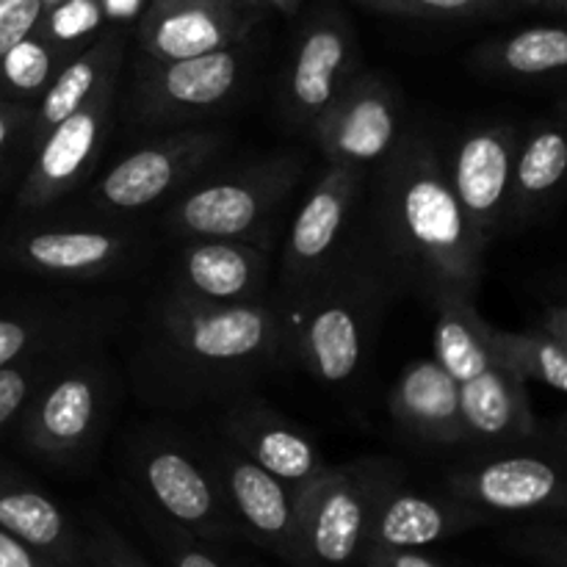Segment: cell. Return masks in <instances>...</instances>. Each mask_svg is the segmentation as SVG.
Listing matches in <instances>:
<instances>
[{
    "mask_svg": "<svg viewBox=\"0 0 567 567\" xmlns=\"http://www.w3.org/2000/svg\"><path fill=\"white\" fill-rule=\"evenodd\" d=\"M377 221L402 271L435 299H474L487 241L471 227L446 177V161L424 136L399 138L382 166Z\"/></svg>",
    "mask_w": 567,
    "mask_h": 567,
    "instance_id": "6da1fadb",
    "label": "cell"
},
{
    "mask_svg": "<svg viewBox=\"0 0 567 567\" xmlns=\"http://www.w3.org/2000/svg\"><path fill=\"white\" fill-rule=\"evenodd\" d=\"M435 360L454 377L468 443L507 446L529 441L537 432L526 380H520L496 352L491 321L471 297L435 299Z\"/></svg>",
    "mask_w": 567,
    "mask_h": 567,
    "instance_id": "7a4b0ae2",
    "label": "cell"
},
{
    "mask_svg": "<svg viewBox=\"0 0 567 567\" xmlns=\"http://www.w3.org/2000/svg\"><path fill=\"white\" fill-rule=\"evenodd\" d=\"M291 297L297 305L293 319L286 321V347L297 352L316 380L327 385L352 380L365 358L380 308L374 280L363 271H336L330 266Z\"/></svg>",
    "mask_w": 567,
    "mask_h": 567,
    "instance_id": "3957f363",
    "label": "cell"
},
{
    "mask_svg": "<svg viewBox=\"0 0 567 567\" xmlns=\"http://www.w3.org/2000/svg\"><path fill=\"white\" fill-rule=\"evenodd\" d=\"M391 480L371 468H321L293 491L302 567H347L365 548L371 515Z\"/></svg>",
    "mask_w": 567,
    "mask_h": 567,
    "instance_id": "277c9868",
    "label": "cell"
},
{
    "mask_svg": "<svg viewBox=\"0 0 567 567\" xmlns=\"http://www.w3.org/2000/svg\"><path fill=\"white\" fill-rule=\"evenodd\" d=\"M161 319L175 347L203 363L238 365L271 358L286 347V319L260 299L208 302L177 288Z\"/></svg>",
    "mask_w": 567,
    "mask_h": 567,
    "instance_id": "5b68a950",
    "label": "cell"
},
{
    "mask_svg": "<svg viewBox=\"0 0 567 567\" xmlns=\"http://www.w3.org/2000/svg\"><path fill=\"white\" fill-rule=\"evenodd\" d=\"M297 177V158H275L230 181L208 183L172 208L169 225L186 238L252 241L271 210L291 194Z\"/></svg>",
    "mask_w": 567,
    "mask_h": 567,
    "instance_id": "8992f818",
    "label": "cell"
},
{
    "mask_svg": "<svg viewBox=\"0 0 567 567\" xmlns=\"http://www.w3.org/2000/svg\"><path fill=\"white\" fill-rule=\"evenodd\" d=\"M402 114L396 92L380 75L349 78L330 109L313 122V138L330 166L365 172L399 144Z\"/></svg>",
    "mask_w": 567,
    "mask_h": 567,
    "instance_id": "52a82bcc",
    "label": "cell"
},
{
    "mask_svg": "<svg viewBox=\"0 0 567 567\" xmlns=\"http://www.w3.org/2000/svg\"><path fill=\"white\" fill-rule=\"evenodd\" d=\"M114 78H109L81 109L39 138L33 164L20 188V203L25 208H44L66 197L89 175L109 133Z\"/></svg>",
    "mask_w": 567,
    "mask_h": 567,
    "instance_id": "ba28073f",
    "label": "cell"
},
{
    "mask_svg": "<svg viewBox=\"0 0 567 567\" xmlns=\"http://www.w3.org/2000/svg\"><path fill=\"white\" fill-rule=\"evenodd\" d=\"M238 44L181 61H150L136 72V114L147 122L183 120L214 111L241 83Z\"/></svg>",
    "mask_w": 567,
    "mask_h": 567,
    "instance_id": "9c48e42d",
    "label": "cell"
},
{
    "mask_svg": "<svg viewBox=\"0 0 567 567\" xmlns=\"http://www.w3.org/2000/svg\"><path fill=\"white\" fill-rule=\"evenodd\" d=\"M518 136L507 122L476 125L454 144L446 164L449 186L471 227L491 241L502 219L507 216L509 181H513Z\"/></svg>",
    "mask_w": 567,
    "mask_h": 567,
    "instance_id": "30bf717a",
    "label": "cell"
},
{
    "mask_svg": "<svg viewBox=\"0 0 567 567\" xmlns=\"http://www.w3.org/2000/svg\"><path fill=\"white\" fill-rule=\"evenodd\" d=\"M360 186H363V172L330 166V172H324V177L308 194L288 230L286 252H282V280L288 293L302 291L330 269Z\"/></svg>",
    "mask_w": 567,
    "mask_h": 567,
    "instance_id": "8fae6325",
    "label": "cell"
},
{
    "mask_svg": "<svg viewBox=\"0 0 567 567\" xmlns=\"http://www.w3.org/2000/svg\"><path fill=\"white\" fill-rule=\"evenodd\" d=\"M225 138L216 133H177L144 144L111 166L94 186V203L109 210H138L153 205L172 188L194 175L221 150Z\"/></svg>",
    "mask_w": 567,
    "mask_h": 567,
    "instance_id": "7c38bea8",
    "label": "cell"
},
{
    "mask_svg": "<svg viewBox=\"0 0 567 567\" xmlns=\"http://www.w3.org/2000/svg\"><path fill=\"white\" fill-rule=\"evenodd\" d=\"M354 33L341 11L319 9L305 25L286 78V111L297 125H313L354 70Z\"/></svg>",
    "mask_w": 567,
    "mask_h": 567,
    "instance_id": "4fadbf2b",
    "label": "cell"
},
{
    "mask_svg": "<svg viewBox=\"0 0 567 567\" xmlns=\"http://www.w3.org/2000/svg\"><path fill=\"white\" fill-rule=\"evenodd\" d=\"M249 31L236 0H147L138 44L150 61H181L233 48Z\"/></svg>",
    "mask_w": 567,
    "mask_h": 567,
    "instance_id": "5bb4252c",
    "label": "cell"
},
{
    "mask_svg": "<svg viewBox=\"0 0 567 567\" xmlns=\"http://www.w3.org/2000/svg\"><path fill=\"white\" fill-rule=\"evenodd\" d=\"M103 408V385L94 369L53 374L25 404L22 437L33 454L64 460L92 441Z\"/></svg>",
    "mask_w": 567,
    "mask_h": 567,
    "instance_id": "9a60e30c",
    "label": "cell"
},
{
    "mask_svg": "<svg viewBox=\"0 0 567 567\" xmlns=\"http://www.w3.org/2000/svg\"><path fill=\"white\" fill-rule=\"evenodd\" d=\"M454 498L491 513L563 509L565 482L557 463L540 454H509L449 476Z\"/></svg>",
    "mask_w": 567,
    "mask_h": 567,
    "instance_id": "2e32d148",
    "label": "cell"
},
{
    "mask_svg": "<svg viewBox=\"0 0 567 567\" xmlns=\"http://www.w3.org/2000/svg\"><path fill=\"white\" fill-rule=\"evenodd\" d=\"M219 480L227 502L236 509L249 535L288 563L299 559V529L293 491L277 476L255 465L241 452H225L219 460Z\"/></svg>",
    "mask_w": 567,
    "mask_h": 567,
    "instance_id": "e0dca14e",
    "label": "cell"
},
{
    "mask_svg": "<svg viewBox=\"0 0 567 567\" xmlns=\"http://www.w3.org/2000/svg\"><path fill=\"white\" fill-rule=\"evenodd\" d=\"M142 482L153 502L186 529L205 537H221L227 532L219 496L205 471L172 443H158L138 460Z\"/></svg>",
    "mask_w": 567,
    "mask_h": 567,
    "instance_id": "ac0fdd59",
    "label": "cell"
},
{
    "mask_svg": "<svg viewBox=\"0 0 567 567\" xmlns=\"http://www.w3.org/2000/svg\"><path fill=\"white\" fill-rule=\"evenodd\" d=\"M391 413L419 441L435 446L468 443L457 382L435 358L404 365L391 391Z\"/></svg>",
    "mask_w": 567,
    "mask_h": 567,
    "instance_id": "d6986e66",
    "label": "cell"
},
{
    "mask_svg": "<svg viewBox=\"0 0 567 567\" xmlns=\"http://www.w3.org/2000/svg\"><path fill=\"white\" fill-rule=\"evenodd\" d=\"M485 520L482 509L460 498H432L388 487L369 524L365 546L421 548L468 532Z\"/></svg>",
    "mask_w": 567,
    "mask_h": 567,
    "instance_id": "ffe728a7",
    "label": "cell"
},
{
    "mask_svg": "<svg viewBox=\"0 0 567 567\" xmlns=\"http://www.w3.org/2000/svg\"><path fill=\"white\" fill-rule=\"evenodd\" d=\"M269 275V252L252 241L192 238L181 255V288L208 302L258 299Z\"/></svg>",
    "mask_w": 567,
    "mask_h": 567,
    "instance_id": "44dd1931",
    "label": "cell"
},
{
    "mask_svg": "<svg viewBox=\"0 0 567 567\" xmlns=\"http://www.w3.org/2000/svg\"><path fill=\"white\" fill-rule=\"evenodd\" d=\"M0 529L20 537L59 567L86 563L83 543L78 540L64 509L42 491L9 474H0Z\"/></svg>",
    "mask_w": 567,
    "mask_h": 567,
    "instance_id": "7402d4cb",
    "label": "cell"
},
{
    "mask_svg": "<svg viewBox=\"0 0 567 567\" xmlns=\"http://www.w3.org/2000/svg\"><path fill=\"white\" fill-rule=\"evenodd\" d=\"M127 236L116 230H31L17 238L14 258L48 277H94L120 264Z\"/></svg>",
    "mask_w": 567,
    "mask_h": 567,
    "instance_id": "603a6c76",
    "label": "cell"
},
{
    "mask_svg": "<svg viewBox=\"0 0 567 567\" xmlns=\"http://www.w3.org/2000/svg\"><path fill=\"white\" fill-rule=\"evenodd\" d=\"M230 437L244 457L269 471L291 491L305 487L324 468L313 443L269 410L252 408L233 415Z\"/></svg>",
    "mask_w": 567,
    "mask_h": 567,
    "instance_id": "cb8c5ba5",
    "label": "cell"
},
{
    "mask_svg": "<svg viewBox=\"0 0 567 567\" xmlns=\"http://www.w3.org/2000/svg\"><path fill=\"white\" fill-rule=\"evenodd\" d=\"M120 59L122 37L120 33H109V37H100L97 42L89 44L70 64L61 66L59 75L50 81L39 109L31 114V122H28L33 133V142H39L50 127L66 120L72 111L81 109L109 78H116Z\"/></svg>",
    "mask_w": 567,
    "mask_h": 567,
    "instance_id": "d4e9b609",
    "label": "cell"
},
{
    "mask_svg": "<svg viewBox=\"0 0 567 567\" xmlns=\"http://www.w3.org/2000/svg\"><path fill=\"white\" fill-rule=\"evenodd\" d=\"M567 172V138L559 125H540L515 150L507 216L524 219L540 208Z\"/></svg>",
    "mask_w": 567,
    "mask_h": 567,
    "instance_id": "484cf974",
    "label": "cell"
},
{
    "mask_svg": "<svg viewBox=\"0 0 567 567\" xmlns=\"http://www.w3.org/2000/svg\"><path fill=\"white\" fill-rule=\"evenodd\" d=\"M480 66L515 78L559 72L567 64V31L559 25H535L493 42L476 53Z\"/></svg>",
    "mask_w": 567,
    "mask_h": 567,
    "instance_id": "4316f807",
    "label": "cell"
},
{
    "mask_svg": "<svg viewBox=\"0 0 567 567\" xmlns=\"http://www.w3.org/2000/svg\"><path fill=\"white\" fill-rule=\"evenodd\" d=\"M491 338L504 363L526 382H540L554 393L567 391V343L543 327L529 332H507L491 327Z\"/></svg>",
    "mask_w": 567,
    "mask_h": 567,
    "instance_id": "83f0119b",
    "label": "cell"
},
{
    "mask_svg": "<svg viewBox=\"0 0 567 567\" xmlns=\"http://www.w3.org/2000/svg\"><path fill=\"white\" fill-rule=\"evenodd\" d=\"M103 17V0H61L44 9L37 33L55 50L59 42H75L86 37L100 25Z\"/></svg>",
    "mask_w": 567,
    "mask_h": 567,
    "instance_id": "f1b7e54d",
    "label": "cell"
},
{
    "mask_svg": "<svg viewBox=\"0 0 567 567\" xmlns=\"http://www.w3.org/2000/svg\"><path fill=\"white\" fill-rule=\"evenodd\" d=\"M53 66V48L37 31L22 39L0 64V81L14 92H39Z\"/></svg>",
    "mask_w": 567,
    "mask_h": 567,
    "instance_id": "f546056e",
    "label": "cell"
},
{
    "mask_svg": "<svg viewBox=\"0 0 567 567\" xmlns=\"http://www.w3.org/2000/svg\"><path fill=\"white\" fill-rule=\"evenodd\" d=\"M50 377H53L50 365L33 363V360L28 358L20 360V363L0 369V430L25 410V404L33 399V393H37Z\"/></svg>",
    "mask_w": 567,
    "mask_h": 567,
    "instance_id": "4dcf8cb0",
    "label": "cell"
},
{
    "mask_svg": "<svg viewBox=\"0 0 567 567\" xmlns=\"http://www.w3.org/2000/svg\"><path fill=\"white\" fill-rule=\"evenodd\" d=\"M50 332L53 321L33 319V316H0V369L37 354Z\"/></svg>",
    "mask_w": 567,
    "mask_h": 567,
    "instance_id": "1f68e13d",
    "label": "cell"
},
{
    "mask_svg": "<svg viewBox=\"0 0 567 567\" xmlns=\"http://www.w3.org/2000/svg\"><path fill=\"white\" fill-rule=\"evenodd\" d=\"M504 11V0H393L399 17H485Z\"/></svg>",
    "mask_w": 567,
    "mask_h": 567,
    "instance_id": "d6a6232c",
    "label": "cell"
},
{
    "mask_svg": "<svg viewBox=\"0 0 567 567\" xmlns=\"http://www.w3.org/2000/svg\"><path fill=\"white\" fill-rule=\"evenodd\" d=\"M44 14L42 0H11L3 11H0V64L6 55L37 31L39 20Z\"/></svg>",
    "mask_w": 567,
    "mask_h": 567,
    "instance_id": "836d02e7",
    "label": "cell"
},
{
    "mask_svg": "<svg viewBox=\"0 0 567 567\" xmlns=\"http://www.w3.org/2000/svg\"><path fill=\"white\" fill-rule=\"evenodd\" d=\"M83 554L94 567H150L109 524H94Z\"/></svg>",
    "mask_w": 567,
    "mask_h": 567,
    "instance_id": "e575fe53",
    "label": "cell"
},
{
    "mask_svg": "<svg viewBox=\"0 0 567 567\" xmlns=\"http://www.w3.org/2000/svg\"><path fill=\"white\" fill-rule=\"evenodd\" d=\"M0 567H59L53 559L44 557L33 546L22 543L20 537L0 529Z\"/></svg>",
    "mask_w": 567,
    "mask_h": 567,
    "instance_id": "d590c367",
    "label": "cell"
},
{
    "mask_svg": "<svg viewBox=\"0 0 567 567\" xmlns=\"http://www.w3.org/2000/svg\"><path fill=\"white\" fill-rule=\"evenodd\" d=\"M365 567H441L415 548H377L365 546Z\"/></svg>",
    "mask_w": 567,
    "mask_h": 567,
    "instance_id": "8d00e7d4",
    "label": "cell"
},
{
    "mask_svg": "<svg viewBox=\"0 0 567 567\" xmlns=\"http://www.w3.org/2000/svg\"><path fill=\"white\" fill-rule=\"evenodd\" d=\"M28 122H31V111L22 109V105L3 103V100H0V158H3L11 136H14L22 125H28Z\"/></svg>",
    "mask_w": 567,
    "mask_h": 567,
    "instance_id": "74e56055",
    "label": "cell"
},
{
    "mask_svg": "<svg viewBox=\"0 0 567 567\" xmlns=\"http://www.w3.org/2000/svg\"><path fill=\"white\" fill-rule=\"evenodd\" d=\"M172 565L175 567H221L210 554L199 551L192 543H177L172 546Z\"/></svg>",
    "mask_w": 567,
    "mask_h": 567,
    "instance_id": "f35d334b",
    "label": "cell"
},
{
    "mask_svg": "<svg viewBox=\"0 0 567 567\" xmlns=\"http://www.w3.org/2000/svg\"><path fill=\"white\" fill-rule=\"evenodd\" d=\"M540 327L546 332H551L554 338H559V341L567 343V310H565V305H554V308L546 313V319H543Z\"/></svg>",
    "mask_w": 567,
    "mask_h": 567,
    "instance_id": "ab89813d",
    "label": "cell"
},
{
    "mask_svg": "<svg viewBox=\"0 0 567 567\" xmlns=\"http://www.w3.org/2000/svg\"><path fill=\"white\" fill-rule=\"evenodd\" d=\"M147 0H103V14L109 17H133L138 9H144Z\"/></svg>",
    "mask_w": 567,
    "mask_h": 567,
    "instance_id": "60d3db41",
    "label": "cell"
},
{
    "mask_svg": "<svg viewBox=\"0 0 567 567\" xmlns=\"http://www.w3.org/2000/svg\"><path fill=\"white\" fill-rule=\"evenodd\" d=\"M236 3H266L271 6V9H280L282 14H293V11L302 6V0H236Z\"/></svg>",
    "mask_w": 567,
    "mask_h": 567,
    "instance_id": "b9f144b4",
    "label": "cell"
},
{
    "mask_svg": "<svg viewBox=\"0 0 567 567\" xmlns=\"http://www.w3.org/2000/svg\"><path fill=\"white\" fill-rule=\"evenodd\" d=\"M360 3L371 6V9H377V11H385V14H388V11H391L393 0H360Z\"/></svg>",
    "mask_w": 567,
    "mask_h": 567,
    "instance_id": "7bdbcfd3",
    "label": "cell"
},
{
    "mask_svg": "<svg viewBox=\"0 0 567 567\" xmlns=\"http://www.w3.org/2000/svg\"><path fill=\"white\" fill-rule=\"evenodd\" d=\"M543 6H548V9H554V11H565L567 0H543Z\"/></svg>",
    "mask_w": 567,
    "mask_h": 567,
    "instance_id": "ee69618b",
    "label": "cell"
},
{
    "mask_svg": "<svg viewBox=\"0 0 567 567\" xmlns=\"http://www.w3.org/2000/svg\"><path fill=\"white\" fill-rule=\"evenodd\" d=\"M44 3V9H50V6H55V3H61V0H42Z\"/></svg>",
    "mask_w": 567,
    "mask_h": 567,
    "instance_id": "f6af8a7d",
    "label": "cell"
},
{
    "mask_svg": "<svg viewBox=\"0 0 567 567\" xmlns=\"http://www.w3.org/2000/svg\"><path fill=\"white\" fill-rule=\"evenodd\" d=\"M526 6H543V0H524Z\"/></svg>",
    "mask_w": 567,
    "mask_h": 567,
    "instance_id": "bcb514c9",
    "label": "cell"
},
{
    "mask_svg": "<svg viewBox=\"0 0 567 567\" xmlns=\"http://www.w3.org/2000/svg\"><path fill=\"white\" fill-rule=\"evenodd\" d=\"M9 3H11V0H0V11H3Z\"/></svg>",
    "mask_w": 567,
    "mask_h": 567,
    "instance_id": "7dc6e473",
    "label": "cell"
}]
</instances>
